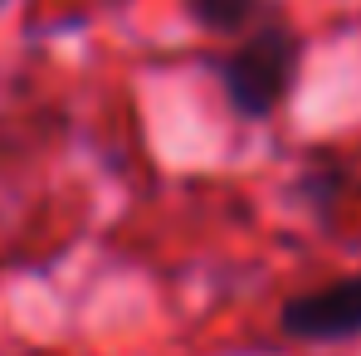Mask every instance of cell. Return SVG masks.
Wrapping results in <instances>:
<instances>
[{"label": "cell", "mask_w": 361, "mask_h": 356, "mask_svg": "<svg viewBox=\"0 0 361 356\" xmlns=\"http://www.w3.org/2000/svg\"><path fill=\"white\" fill-rule=\"evenodd\" d=\"M298 63H302V39L293 35V25H283V20L259 25L220 63V83H225L230 108L249 122L269 118L274 108L288 103V93L298 83Z\"/></svg>", "instance_id": "obj_1"}, {"label": "cell", "mask_w": 361, "mask_h": 356, "mask_svg": "<svg viewBox=\"0 0 361 356\" xmlns=\"http://www.w3.org/2000/svg\"><path fill=\"white\" fill-rule=\"evenodd\" d=\"M279 327L298 342H352V337H361V274H347L327 288L288 297L279 307Z\"/></svg>", "instance_id": "obj_2"}, {"label": "cell", "mask_w": 361, "mask_h": 356, "mask_svg": "<svg viewBox=\"0 0 361 356\" xmlns=\"http://www.w3.org/2000/svg\"><path fill=\"white\" fill-rule=\"evenodd\" d=\"M264 10V0H185V15L210 35H240Z\"/></svg>", "instance_id": "obj_3"}]
</instances>
